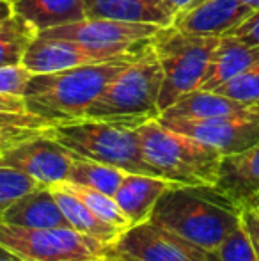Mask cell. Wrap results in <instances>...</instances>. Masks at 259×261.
Here are the masks:
<instances>
[{
	"label": "cell",
	"instance_id": "6da1fadb",
	"mask_svg": "<svg viewBox=\"0 0 259 261\" xmlns=\"http://www.w3.org/2000/svg\"><path fill=\"white\" fill-rule=\"evenodd\" d=\"M149 39L138 41L110 61L76 66L55 73H32L23 93L27 112L52 124L83 119L93 101L140 55Z\"/></svg>",
	"mask_w": 259,
	"mask_h": 261
},
{
	"label": "cell",
	"instance_id": "7a4b0ae2",
	"mask_svg": "<svg viewBox=\"0 0 259 261\" xmlns=\"http://www.w3.org/2000/svg\"><path fill=\"white\" fill-rule=\"evenodd\" d=\"M240 217L242 208L215 185H176L160 197L149 220L213 254Z\"/></svg>",
	"mask_w": 259,
	"mask_h": 261
},
{
	"label": "cell",
	"instance_id": "3957f363",
	"mask_svg": "<svg viewBox=\"0 0 259 261\" xmlns=\"http://www.w3.org/2000/svg\"><path fill=\"white\" fill-rule=\"evenodd\" d=\"M140 149L156 176L178 185H215L222 156L211 146L151 119L137 126Z\"/></svg>",
	"mask_w": 259,
	"mask_h": 261
},
{
	"label": "cell",
	"instance_id": "277c9868",
	"mask_svg": "<svg viewBox=\"0 0 259 261\" xmlns=\"http://www.w3.org/2000/svg\"><path fill=\"white\" fill-rule=\"evenodd\" d=\"M163 84V69L153 50L151 39L137 59L121 71L87 109L85 117L119 121L131 126L160 117L158 98Z\"/></svg>",
	"mask_w": 259,
	"mask_h": 261
},
{
	"label": "cell",
	"instance_id": "5b68a950",
	"mask_svg": "<svg viewBox=\"0 0 259 261\" xmlns=\"http://www.w3.org/2000/svg\"><path fill=\"white\" fill-rule=\"evenodd\" d=\"M48 134L82 158L114 165L126 172L156 176L142 155L137 128L131 124L83 117L53 124Z\"/></svg>",
	"mask_w": 259,
	"mask_h": 261
},
{
	"label": "cell",
	"instance_id": "8992f818",
	"mask_svg": "<svg viewBox=\"0 0 259 261\" xmlns=\"http://www.w3.org/2000/svg\"><path fill=\"white\" fill-rule=\"evenodd\" d=\"M218 41L220 38L188 34L174 25L156 31L151 45L163 69L160 112H165L185 94L199 89Z\"/></svg>",
	"mask_w": 259,
	"mask_h": 261
},
{
	"label": "cell",
	"instance_id": "52a82bcc",
	"mask_svg": "<svg viewBox=\"0 0 259 261\" xmlns=\"http://www.w3.org/2000/svg\"><path fill=\"white\" fill-rule=\"evenodd\" d=\"M0 245L23 261H103L110 245L73 227H21L0 220Z\"/></svg>",
	"mask_w": 259,
	"mask_h": 261
},
{
	"label": "cell",
	"instance_id": "ba28073f",
	"mask_svg": "<svg viewBox=\"0 0 259 261\" xmlns=\"http://www.w3.org/2000/svg\"><path fill=\"white\" fill-rule=\"evenodd\" d=\"M108 252L131 261H215L211 252L151 220L126 229Z\"/></svg>",
	"mask_w": 259,
	"mask_h": 261
},
{
	"label": "cell",
	"instance_id": "9c48e42d",
	"mask_svg": "<svg viewBox=\"0 0 259 261\" xmlns=\"http://www.w3.org/2000/svg\"><path fill=\"white\" fill-rule=\"evenodd\" d=\"M76 155L57 142L48 130L20 142L0 156V165H9L25 172L45 187L68 179Z\"/></svg>",
	"mask_w": 259,
	"mask_h": 261
},
{
	"label": "cell",
	"instance_id": "30bf717a",
	"mask_svg": "<svg viewBox=\"0 0 259 261\" xmlns=\"http://www.w3.org/2000/svg\"><path fill=\"white\" fill-rule=\"evenodd\" d=\"M163 126L211 146L222 156L242 153L259 142V117H215L176 119L160 116Z\"/></svg>",
	"mask_w": 259,
	"mask_h": 261
},
{
	"label": "cell",
	"instance_id": "8fae6325",
	"mask_svg": "<svg viewBox=\"0 0 259 261\" xmlns=\"http://www.w3.org/2000/svg\"><path fill=\"white\" fill-rule=\"evenodd\" d=\"M158 29L160 25L153 23H126V21L83 18L80 21L66 23L61 27L46 29V31L38 32V36L69 39L80 45L93 46V48L128 50L138 41L153 38Z\"/></svg>",
	"mask_w": 259,
	"mask_h": 261
},
{
	"label": "cell",
	"instance_id": "7c38bea8",
	"mask_svg": "<svg viewBox=\"0 0 259 261\" xmlns=\"http://www.w3.org/2000/svg\"><path fill=\"white\" fill-rule=\"evenodd\" d=\"M123 52L126 50L93 48V46L80 45L76 41H69V39L36 36V39L28 45L27 52L21 59V64L31 73H55L76 68V66L110 61Z\"/></svg>",
	"mask_w": 259,
	"mask_h": 261
},
{
	"label": "cell",
	"instance_id": "4fadbf2b",
	"mask_svg": "<svg viewBox=\"0 0 259 261\" xmlns=\"http://www.w3.org/2000/svg\"><path fill=\"white\" fill-rule=\"evenodd\" d=\"M252 13L242 0H203L178 14L172 25L194 36L222 38L242 25Z\"/></svg>",
	"mask_w": 259,
	"mask_h": 261
},
{
	"label": "cell",
	"instance_id": "5bb4252c",
	"mask_svg": "<svg viewBox=\"0 0 259 261\" xmlns=\"http://www.w3.org/2000/svg\"><path fill=\"white\" fill-rule=\"evenodd\" d=\"M240 208L259 204V142L242 153L222 158L215 183Z\"/></svg>",
	"mask_w": 259,
	"mask_h": 261
},
{
	"label": "cell",
	"instance_id": "9a60e30c",
	"mask_svg": "<svg viewBox=\"0 0 259 261\" xmlns=\"http://www.w3.org/2000/svg\"><path fill=\"white\" fill-rule=\"evenodd\" d=\"M176 185L178 183L163 179L160 176L126 172L114 197L123 212L126 213V217L131 220V224L137 226L151 219V213L160 197Z\"/></svg>",
	"mask_w": 259,
	"mask_h": 261
},
{
	"label": "cell",
	"instance_id": "2e32d148",
	"mask_svg": "<svg viewBox=\"0 0 259 261\" xmlns=\"http://www.w3.org/2000/svg\"><path fill=\"white\" fill-rule=\"evenodd\" d=\"M163 117L176 119H215V117H259L257 105H247L242 101L218 94L215 91L195 89L185 94L172 107L162 112Z\"/></svg>",
	"mask_w": 259,
	"mask_h": 261
},
{
	"label": "cell",
	"instance_id": "e0dca14e",
	"mask_svg": "<svg viewBox=\"0 0 259 261\" xmlns=\"http://www.w3.org/2000/svg\"><path fill=\"white\" fill-rule=\"evenodd\" d=\"M83 13L91 20L153 23L160 27H169L174 21L163 0H83Z\"/></svg>",
	"mask_w": 259,
	"mask_h": 261
},
{
	"label": "cell",
	"instance_id": "ac0fdd59",
	"mask_svg": "<svg viewBox=\"0 0 259 261\" xmlns=\"http://www.w3.org/2000/svg\"><path fill=\"white\" fill-rule=\"evenodd\" d=\"M257 61L259 46L249 45L235 36H222L217 48L211 54L206 75L199 89L215 91Z\"/></svg>",
	"mask_w": 259,
	"mask_h": 261
},
{
	"label": "cell",
	"instance_id": "d6986e66",
	"mask_svg": "<svg viewBox=\"0 0 259 261\" xmlns=\"http://www.w3.org/2000/svg\"><path fill=\"white\" fill-rule=\"evenodd\" d=\"M0 220L21 227H64L68 226L50 187H39L14 201Z\"/></svg>",
	"mask_w": 259,
	"mask_h": 261
},
{
	"label": "cell",
	"instance_id": "ffe728a7",
	"mask_svg": "<svg viewBox=\"0 0 259 261\" xmlns=\"http://www.w3.org/2000/svg\"><path fill=\"white\" fill-rule=\"evenodd\" d=\"M50 190H52L53 197H55L66 222H68V226L73 227L75 231H78V233H82V234H87V237L94 238V240L101 242V244H105V245H110V247L121 238V234L125 233V231L118 229V227L110 226V224L98 219V217L82 203V199H78L71 190L66 189L63 183L52 185Z\"/></svg>",
	"mask_w": 259,
	"mask_h": 261
},
{
	"label": "cell",
	"instance_id": "44dd1931",
	"mask_svg": "<svg viewBox=\"0 0 259 261\" xmlns=\"http://www.w3.org/2000/svg\"><path fill=\"white\" fill-rule=\"evenodd\" d=\"M13 7L38 32L85 18L83 0H18Z\"/></svg>",
	"mask_w": 259,
	"mask_h": 261
},
{
	"label": "cell",
	"instance_id": "7402d4cb",
	"mask_svg": "<svg viewBox=\"0 0 259 261\" xmlns=\"http://www.w3.org/2000/svg\"><path fill=\"white\" fill-rule=\"evenodd\" d=\"M125 176L126 171H123V169L76 155L66 181L76 183V185H85L91 187V189L101 190V192L114 196L118 192L121 181L125 179Z\"/></svg>",
	"mask_w": 259,
	"mask_h": 261
},
{
	"label": "cell",
	"instance_id": "603a6c76",
	"mask_svg": "<svg viewBox=\"0 0 259 261\" xmlns=\"http://www.w3.org/2000/svg\"><path fill=\"white\" fill-rule=\"evenodd\" d=\"M36 36L38 31L16 13L2 21L0 23V68L21 64V59Z\"/></svg>",
	"mask_w": 259,
	"mask_h": 261
},
{
	"label": "cell",
	"instance_id": "cb8c5ba5",
	"mask_svg": "<svg viewBox=\"0 0 259 261\" xmlns=\"http://www.w3.org/2000/svg\"><path fill=\"white\" fill-rule=\"evenodd\" d=\"M63 185L68 190H71L78 199H82V203L85 204L98 219L103 220V222L110 224V226L118 227V229H121V231H126L133 226L131 220L126 217V213L123 212L121 206L118 204L114 196L101 192V190L91 189V187L76 185V183H69V181H63Z\"/></svg>",
	"mask_w": 259,
	"mask_h": 261
},
{
	"label": "cell",
	"instance_id": "d4e9b609",
	"mask_svg": "<svg viewBox=\"0 0 259 261\" xmlns=\"http://www.w3.org/2000/svg\"><path fill=\"white\" fill-rule=\"evenodd\" d=\"M53 126L46 119L28 112H0V156L20 142Z\"/></svg>",
	"mask_w": 259,
	"mask_h": 261
},
{
	"label": "cell",
	"instance_id": "484cf974",
	"mask_svg": "<svg viewBox=\"0 0 259 261\" xmlns=\"http://www.w3.org/2000/svg\"><path fill=\"white\" fill-rule=\"evenodd\" d=\"M215 93L224 94L242 103L259 107V61L233 76L225 84H222L220 87H217Z\"/></svg>",
	"mask_w": 259,
	"mask_h": 261
},
{
	"label": "cell",
	"instance_id": "4316f807",
	"mask_svg": "<svg viewBox=\"0 0 259 261\" xmlns=\"http://www.w3.org/2000/svg\"><path fill=\"white\" fill-rule=\"evenodd\" d=\"M45 187L38 183L34 178H31L25 172L18 171L9 165H0V215L6 212L14 201L23 197L25 194L32 190Z\"/></svg>",
	"mask_w": 259,
	"mask_h": 261
},
{
	"label": "cell",
	"instance_id": "83f0119b",
	"mask_svg": "<svg viewBox=\"0 0 259 261\" xmlns=\"http://www.w3.org/2000/svg\"><path fill=\"white\" fill-rule=\"evenodd\" d=\"M215 261H259L254 245L250 242L247 231L240 226L220 244V247L213 252Z\"/></svg>",
	"mask_w": 259,
	"mask_h": 261
},
{
	"label": "cell",
	"instance_id": "f1b7e54d",
	"mask_svg": "<svg viewBox=\"0 0 259 261\" xmlns=\"http://www.w3.org/2000/svg\"><path fill=\"white\" fill-rule=\"evenodd\" d=\"M32 73L23 64L4 66L0 68V94L23 98L25 87L31 80Z\"/></svg>",
	"mask_w": 259,
	"mask_h": 261
},
{
	"label": "cell",
	"instance_id": "f546056e",
	"mask_svg": "<svg viewBox=\"0 0 259 261\" xmlns=\"http://www.w3.org/2000/svg\"><path fill=\"white\" fill-rule=\"evenodd\" d=\"M229 36H235L249 45L259 46V11H254L242 25H238L235 31L229 32Z\"/></svg>",
	"mask_w": 259,
	"mask_h": 261
},
{
	"label": "cell",
	"instance_id": "4dcf8cb0",
	"mask_svg": "<svg viewBox=\"0 0 259 261\" xmlns=\"http://www.w3.org/2000/svg\"><path fill=\"white\" fill-rule=\"evenodd\" d=\"M242 226L247 231L250 242L254 245V251H256L257 258H259V208L256 206H249V208H242Z\"/></svg>",
	"mask_w": 259,
	"mask_h": 261
},
{
	"label": "cell",
	"instance_id": "1f68e13d",
	"mask_svg": "<svg viewBox=\"0 0 259 261\" xmlns=\"http://www.w3.org/2000/svg\"><path fill=\"white\" fill-rule=\"evenodd\" d=\"M0 112H27L23 98L0 94Z\"/></svg>",
	"mask_w": 259,
	"mask_h": 261
},
{
	"label": "cell",
	"instance_id": "d6a6232c",
	"mask_svg": "<svg viewBox=\"0 0 259 261\" xmlns=\"http://www.w3.org/2000/svg\"><path fill=\"white\" fill-rule=\"evenodd\" d=\"M192 2H194V0H163V6H165L167 11L176 18L181 11L188 9V7L192 6Z\"/></svg>",
	"mask_w": 259,
	"mask_h": 261
},
{
	"label": "cell",
	"instance_id": "836d02e7",
	"mask_svg": "<svg viewBox=\"0 0 259 261\" xmlns=\"http://www.w3.org/2000/svg\"><path fill=\"white\" fill-rule=\"evenodd\" d=\"M14 14V7L11 2H7V0H0V23L2 21H6L7 18H11Z\"/></svg>",
	"mask_w": 259,
	"mask_h": 261
},
{
	"label": "cell",
	"instance_id": "e575fe53",
	"mask_svg": "<svg viewBox=\"0 0 259 261\" xmlns=\"http://www.w3.org/2000/svg\"><path fill=\"white\" fill-rule=\"evenodd\" d=\"M0 261H23V259H20L16 254H13L11 251H7L6 247L0 245Z\"/></svg>",
	"mask_w": 259,
	"mask_h": 261
},
{
	"label": "cell",
	"instance_id": "d590c367",
	"mask_svg": "<svg viewBox=\"0 0 259 261\" xmlns=\"http://www.w3.org/2000/svg\"><path fill=\"white\" fill-rule=\"evenodd\" d=\"M245 6H249L252 11H259V0H242Z\"/></svg>",
	"mask_w": 259,
	"mask_h": 261
},
{
	"label": "cell",
	"instance_id": "8d00e7d4",
	"mask_svg": "<svg viewBox=\"0 0 259 261\" xmlns=\"http://www.w3.org/2000/svg\"><path fill=\"white\" fill-rule=\"evenodd\" d=\"M103 261H125V259L118 258V256H112V254H108V256H107V258H105Z\"/></svg>",
	"mask_w": 259,
	"mask_h": 261
},
{
	"label": "cell",
	"instance_id": "74e56055",
	"mask_svg": "<svg viewBox=\"0 0 259 261\" xmlns=\"http://www.w3.org/2000/svg\"><path fill=\"white\" fill-rule=\"evenodd\" d=\"M199 2H203V0H194V2H192V6H190V7L197 6V4H199ZM190 7H188V9H190ZM185 11H187V9H185ZM181 13H183V11H181Z\"/></svg>",
	"mask_w": 259,
	"mask_h": 261
},
{
	"label": "cell",
	"instance_id": "f35d334b",
	"mask_svg": "<svg viewBox=\"0 0 259 261\" xmlns=\"http://www.w3.org/2000/svg\"><path fill=\"white\" fill-rule=\"evenodd\" d=\"M110 254V252H108ZM112 256H116V254H112ZM118 258H121V256H118ZM121 259H125V261H131V259H126V258H121Z\"/></svg>",
	"mask_w": 259,
	"mask_h": 261
},
{
	"label": "cell",
	"instance_id": "ab89813d",
	"mask_svg": "<svg viewBox=\"0 0 259 261\" xmlns=\"http://www.w3.org/2000/svg\"><path fill=\"white\" fill-rule=\"evenodd\" d=\"M7 2H11V4H13V6H14V4H16L18 0H7Z\"/></svg>",
	"mask_w": 259,
	"mask_h": 261
},
{
	"label": "cell",
	"instance_id": "60d3db41",
	"mask_svg": "<svg viewBox=\"0 0 259 261\" xmlns=\"http://www.w3.org/2000/svg\"><path fill=\"white\" fill-rule=\"evenodd\" d=\"M256 208H259V204H257V206H256Z\"/></svg>",
	"mask_w": 259,
	"mask_h": 261
}]
</instances>
